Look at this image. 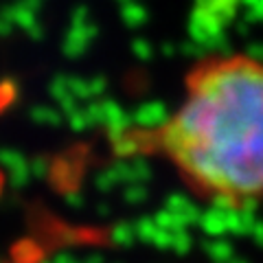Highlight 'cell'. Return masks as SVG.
Segmentation results:
<instances>
[{
	"label": "cell",
	"mask_w": 263,
	"mask_h": 263,
	"mask_svg": "<svg viewBox=\"0 0 263 263\" xmlns=\"http://www.w3.org/2000/svg\"><path fill=\"white\" fill-rule=\"evenodd\" d=\"M125 145L158 156L191 195L211 206L263 204V60L209 55L184 75L182 97L158 125L129 132Z\"/></svg>",
	"instance_id": "1"
}]
</instances>
